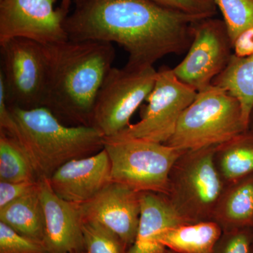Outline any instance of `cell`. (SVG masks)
<instances>
[{
    "instance_id": "obj_18",
    "label": "cell",
    "mask_w": 253,
    "mask_h": 253,
    "mask_svg": "<svg viewBox=\"0 0 253 253\" xmlns=\"http://www.w3.org/2000/svg\"><path fill=\"white\" fill-rule=\"evenodd\" d=\"M0 221L21 235L44 244L45 218L39 181L34 191L0 208Z\"/></svg>"
},
{
    "instance_id": "obj_13",
    "label": "cell",
    "mask_w": 253,
    "mask_h": 253,
    "mask_svg": "<svg viewBox=\"0 0 253 253\" xmlns=\"http://www.w3.org/2000/svg\"><path fill=\"white\" fill-rule=\"evenodd\" d=\"M49 181L61 199L73 204H84L112 181L109 155L104 148L92 156L68 161Z\"/></svg>"
},
{
    "instance_id": "obj_15",
    "label": "cell",
    "mask_w": 253,
    "mask_h": 253,
    "mask_svg": "<svg viewBox=\"0 0 253 253\" xmlns=\"http://www.w3.org/2000/svg\"><path fill=\"white\" fill-rule=\"evenodd\" d=\"M141 216L135 241L126 253H166L158 237L168 228L185 221L174 211L164 195L141 193Z\"/></svg>"
},
{
    "instance_id": "obj_30",
    "label": "cell",
    "mask_w": 253,
    "mask_h": 253,
    "mask_svg": "<svg viewBox=\"0 0 253 253\" xmlns=\"http://www.w3.org/2000/svg\"><path fill=\"white\" fill-rule=\"evenodd\" d=\"M253 124V111L252 113V115H251V124H250V126H251V125Z\"/></svg>"
},
{
    "instance_id": "obj_16",
    "label": "cell",
    "mask_w": 253,
    "mask_h": 253,
    "mask_svg": "<svg viewBox=\"0 0 253 253\" xmlns=\"http://www.w3.org/2000/svg\"><path fill=\"white\" fill-rule=\"evenodd\" d=\"M213 221L222 231L253 227V174L226 186Z\"/></svg>"
},
{
    "instance_id": "obj_25",
    "label": "cell",
    "mask_w": 253,
    "mask_h": 253,
    "mask_svg": "<svg viewBox=\"0 0 253 253\" xmlns=\"http://www.w3.org/2000/svg\"><path fill=\"white\" fill-rule=\"evenodd\" d=\"M252 228L222 231L212 253H253Z\"/></svg>"
},
{
    "instance_id": "obj_26",
    "label": "cell",
    "mask_w": 253,
    "mask_h": 253,
    "mask_svg": "<svg viewBox=\"0 0 253 253\" xmlns=\"http://www.w3.org/2000/svg\"><path fill=\"white\" fill-rule=\"evenodd\" d=\"M154 2L186 14L202 18H212L217 14L213 0H152Z\"/></svg>"
},
{
    "instance_id": "obj_7",
    "label": "cell",
    "mask_w": 253,
    "mask_h": 253,
    "mask_svg": "<svg viewBox=\"0 0 253 253\" xmlns=\"http://www.w3.org/2000/svg\"><path fill=\"white\" fill-rule=\"evenodd\" d=\"M157 71L154 66L131 70L112 67L95 101L90 126L111 138L130 126V119L154 88Z\"/></svg>"
},
{
    "instance_id": "obj_20",
    "label": "cell",
    "mask_w": 253,
    "mask_h": 253,
    "mask_svg": "<svg viewBox=\"0 0 253 253\" xmlns=\"http://www.w3.org/2000/svg\"><path fill=\"white\" fill-rule=\"evenodd\" d=\"M212 84L223 88L237 99L245 126L250 129L253 111V55L239 57L232 54L227 66Z\"/></svg>"
},
{
    "instance_id": "obj_31",
    "label": "cell",
    "mask_w": 253,
    "mask_h": 253,
    "mask_svg": "<svg viewBox=\"0 0 253 253\" xmlns=\"http://www.w3.org/2000/svg\"><path fill=\"white\" fill-rule=\"evenodd\" d=\"M252 251L253 253V227L252 228Z\"/></svg>"
},
{
    "instance_id": "obj_8",
    "label": "cell",
    "mask_w": 253,
    "mask_h": 253,
    "mask_svg": "<svg viewBox=\"0 0 253 253\" xmlns=\"http://www.w3.org/2000/svg\"><path fill=\"white\" fill-rule=\"evenodd\" d=\"M1 71L9 106L23 109L44 104L48 63L43 44L23 38L0 42Z\"/></svg>"
},
{
    "instance_id": "obj_10",
    "label": "cell",
    "mask_w": 253,
    "mask_h": 253,
    "mask_svg": "<svg viewBox=\"0 0 253 253\" xmlns=\"http://www.w3.org/2000/svg\"><path fill=\"white\" fill-rule=\"evenodd\" d=\"M232 44L225 23L200 20L193 27V41L185 58L173 72L179 81L199 91L211 86L230 61Z\"/></svg>"
},
{
    "instance_id": "obj_21",
    "label": "cell",
    "mask_w": 253,
    "mask_h": 253,
    "mask_svg": "<svg viewBox=\"0 0 253 253\" xmlns=\"http://www.w3.org/2000/svg\"><path fill=\"white\" fill-rule=\"evenodd\" d=\"M27 155L13 136L0 132V181H38Z\"/></svg>"
},
{
    "instance_id": "obj_1",
    "label": "cell",
    "mask_w": 253,
    "mask_h": 253,
    "mask_svg": "<svg viewBox=\"0 0 253 253\" xmlns=\"http://www.w3.org/2000/svg\"><path fill=\"white\" fill-rule=\"evenodd\" d=\"M65 18L68 40L117 43L129 54L125 67H153L189 49L194 23L204 19L152 0H72Z\"/></svg>"
},
{
    "instance_id": "obj_19",
    "label": "cell",
    "mask_w": 253,
    "mask_h": 253,
    "mask_svg": "<svg viewBox=\"0 0 253 253\" xmlns=\"http://www.w3.org/2000/svg\"><path fill=\"white\" fill-rule=\"evenodd\" d=\"M214 161L226 185L253 174V129L216 146Z\"/></svg>"
},
{
    "instance_id": "obj_14",
    "label": "cell",
    "mask_w": 253,
    "mask_h": 253,
    "mask_svg": "<svg viewBox=\"0 0 253 253\" xmlns=\"http://www.w3.org/2000/svg\"><path fill=\"white\" fill-rule=\"evenodd\" d=\"M45 218L44 245L49 253H81L85 248L79 204L59 197L49 179L39 180Z\"/></svg>"
},
{
    "instance_id": "obj_17",
    "label": "cell",
    "mask_w": 253,
    "mask_h": 253,
    "mask_svg": "<svg viewBox=\"0 0 253 253\" xmlns=\"http://www.w3.org/2000/svg\"><path fill=\"white\" fill-rule=\"evenodd\" d=\"M221 234L222 229L214 221L184 223L163 231L158 241L177 253H212Z\"/></svg>"
},
{
    "instance_id": "obj_33",
    "label": "cell",
    "mask_w": 253,
    "mask_h": 253,
    "mask_svg": "<svg viewBox=\"0 0 253 253\" xmlns=\"http://www.w3.org/2000/svg\"><path fill=\"white\" fill-rule=\"evenodd\" d=\"M250 129H253V124L250 126Z\"/></svg>"
},
{
    "instance_id": "obj_32",
    "label": "cell",
    "mask_w": 253,
    "mask_h": 253,
    "mask_svg": "<svg viewBox=\"0 0 253 253\" xmlns=\"http://www.w3.org/2000/svg\"><path fill=\"white\" fill-rule=\"evenodd\" d=\"M166 253H177L174 252V251H170V250L168 249L167 252H166Z\"/></svg>"
},
{
    "instance_id": "obj_9",
    "label": "cell",
    "mask_w": 253,
    "mask_h": 253,
    "mask_svg": "<svg viewBox=\"0 0 253 253\" xmlns=\"http://www.w3.org/2000/svg\"><path fill=\"white\" fill-rule=\"evenodd\" d=\"M198 91L179 81L172 68L163 66L139 122L131 124L113 137L132 138L165 144L172 136L181 114L196 97Z\"/></svg>"
},
{
    "instance_id": "obj_12",
    "label": "cell",
    "mask_w": 253,
    "mask_h": 253,
    "mask_svg": "<svg viewBox=\"0 0 253 253\" xmlns=\"http://www.w3.org/2000/svg\"><path fill=\"white\" fill-rule=\"evenodd\" d=\"M141 193L111 181L92 199L80 205L83 222L97 223L112 231L127 251L134 244L137 234Z\"/></svg>"
},
{
    "instance_id": "obj_29",
    "label": "cell",
    "mask_w": 253,
    "mask_h": 253,
    "mask_svg": "<svg viewBox=\"0 0 253 253\" xmlns=\"http://www.w3.org/2000/svg\"><path fill=\"white\" fill-rule=\"evenodd\" d=\"M71 6H72V0H61L59 7L68 16L71 11Z\"/></svg>"
},
{
    "instance_id": "obj_34",
    "label": "cell",
    "mask_w": 253,
    "mask_h": 253,
    "mask_svg": "<svg viewBox=\"0 0 253 253\" xmlns=\"http://www.w3.org/2000/svg\"></svg>"
},
{
    "instance_id": "obj_28",
    "label": "cell",
    "mask_w": 253,
    "mask_h": 253,
    "mask_svg": "<svg viewBox=\"0 0 253 253\" xmlns=\"http://www.w3.org/2000/svg\"><path fill=\"white\" fill-rule=\"evenodd\" d=\"M234 54L239 57H246L253 55V27L240 34L233 43Z\"/></svg>"
},
{
    "instance_id": "obj_2",
    "label": "cell",
    "mask_w": 253,
    "mask_h": 253,
    "mask_svg": "<svg viewBox=\"0 0 253 253\" xmlns=\"http://www.w3.org/2000/svg\"><path fill=\"white\" fill-rule=\"evenodd\" d=\"M44 45L48 74L43 106L59 121L91 126L96 96L116 58L112 43L67 40Z\"/></svg>"
},
{
    "instance_id": "obj_11",
    "label": "cell",
    "mask_w": 253,
    "mask_h": 253,
    "mask_svg": "<svg viewBox=\"0 0 253 253\" xmlns=\"http://www.w3.org/2000/svg\"><path fill=\"white\" fill-rule=\"evenodd\" d=\"M56 0H0V42L14 38L43 44L68 40L67 15L55 8Z\"/></svg>"
},
{
    "instance_id": "obj_5",
    "label": "cell",
    "mask_w": 253,
    "mask_h": 253,
    "mask_svg": "<svg viewBox=\"0 0 253 253\" xmlns=\"http://www.w3.org/2000/svg\"><path fill=\"white\" fill-rule=\"evenodd\" d=\"M215 148L184 151L169 172L168 193L164 196L186 223L213 221L227 186L214 164Z\"/></svg>"
},
{
    "instance_id": "obj_6",
    "label": "cell",
    "mask_w": 253,
    "mask_h": 253,
    "mask_svg": "<svg viewBox=\"0 0 253 253\" xmlns=\"http://www.w3.org/2000/svg\"><path fill=\"white\" fill-rule=\"evenodd\" d=\"M111 165V181L138 192L166 195L169 174L184 151L154 141L132 138H104Z\"/></svg>"
},
{
    "instance_id": "obj_22",
    "label": "cell",
    "mask_w": 253,
    "mask_h": 253,
    "mask_svg": "<svg viewBox=\"0 0 253 253\" xmlns=\"http://www.w3.org/2000/svg\"><path fill=\"white\" fill-rule=\"evenodd\" d=\"M224 17L231 44L240 34L253 27V0H213Z\"/></svg>"
},
{
    "instance_id": "obj_23",
    "label": "cell",
    "mask_w": 253,
    "mask_h": 253,
    "mask_svg": "<svg viewBox=\"0 0 253 253\" xmlns=\"http://www.w3.org/2000/svg\"><path fill=\"white\" fill-rule=\"evenodd\" d=\"M86 253H126V248L116 234L97 223L83 224Z\"/></svg>"
},
{
    "instance_id": "obj_24",
    "label": "cell",
    "mask_w": 253,
    "mask_h": 253,
    "mask_svg": "<svg viewBox=\"0 0 253 253\" xmlns=\"http://www.w3.org/2000/svg\"><path fill=\"white\" fill-rule=\"evenodd\" d=\"M0 253H49L40 241L20 234L0 221Z\"/></svg>"
},
{
    "instance_id": "obj_27",
    "label": "cell",
    "mask_w": 253,
    "mask_h": 253,
    "mask_svg": "<svg viewBox=\"0 0 253 253\" xmlns=\"http://www.w3.org/2000/svg\"><path fill=\"white\" fill-rule=\"evenodd\" d=\"M38 186V181L16 183L0 181V208L29 194Z\"/></svg>"
},
{
    "instance_id": "obj_3",
    "label": "cell",
    "mask_w": 253,
    "mask_h": 253,
    "mask_svg": "<svg viewBox=\"0 0 253 253\" xmlns=\"http://www.w3.org/2000/svg\"><path fill=\"white\" fill-rule=\"evenodd\" d=\"M15 138L27 155L38 181L49 179L61 166L104 149V136L89 126H66L47 108L9 106Z\"/></svg>"
},
{
    "instance_id": "obj_4",
    "label": "cell",
    "mask_w": 253,
    "mask_h": 253,
    "mask_svg": "<svg viewBox=\"0 0 253 253\" xmlns=\"http://www.w3.org/2000/svg\"><path fill=\"white\" fill-rule=\"evenodd\" d=\"M249 129L237 99L212 84L198 91L164 144L181 151H194L217 146Z\"/></svg>"
}]
</instances>
